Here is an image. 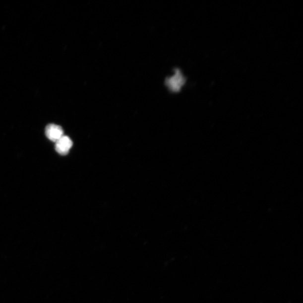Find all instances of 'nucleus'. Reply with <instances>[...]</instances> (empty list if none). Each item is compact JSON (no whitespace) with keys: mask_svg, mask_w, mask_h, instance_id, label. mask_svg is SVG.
<instances>
[{"mask_svg":"<svg viewBox=\"0 0 303 303\" xmlns=\"http://www.w3.org/2000/svg\"><path fill=\"white\" fill-rule=\"evenodd\" d=\"M55 149L59 154L65 156L68 154L72 146V140L69 136L63 135L55 142Z\"/></svg>","mask_w":303,"mask_h":303,"instance_id":"f257e3e1","label":"nucleus"},{"mask_svg":"<svg viewBox=\"0 0 303 303\" xmlns=\"http://www.w3.org/2000/svg\"><path fill=\"white\" fill-rule=\"evenodd\" d=\"M45 134L49 139L56 142L63 136V131L61 126L50 124L46 126Z\"/></svg>","mask_w":303,"mask_h":303,"instance_id":"f03ea898","label":"nucleus"},{"mask_svg":"<svg viewBox=\"0 0 303 303\" xmlns=\"http://www.w3.org/2000/svg\"><path fill=\"white\" fill-rule=\"evenodd\" d=\"M182 77L179 72H177V73L172 78H169L166 83L168 87L173 91H178L180 89L183 83Z\"/></svg>","mask_w":303,"mask_h":303,"instance_id":"7ed1b4c3","label":"nucleus"}]
</instances>
